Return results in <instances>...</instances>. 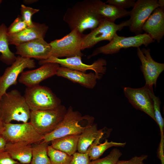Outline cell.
Segmentation results:
<instances>
[{"mask_svg":"<svg viewBox=\"0 0 164 164\" xmlns=\"http://www.w3.org/2000/svg\"><path fill=\"white\" fill-rule=\"evenodd\" d=\"M104 19L97 12L94 0L77 2L67 9L63 17L71 31L76 29L82 34L87 29H95Z\"/></svg>","mask_w":164,"mask_h":164,"instance_id":"6da1fadb","label":"cell"},{"mask_svg":"<svg viewBox=\"0 0 164 164\" xmlns=\"http://www.w3.org/2000/svg\"><path fill=\"white\" fill-rule=\"evenodd\" d=\"M2 118L5 123L12 121L28 122L31 111L25 97L18 90L15 89L6 92L0 99Z\"/></svg>","mask_w":164,"mask_h":164,"instance_id":"7a4b0ae2","label":"cell"},{"mask_svg":"<svg viewBox=\"0 0 164 164\" xmlns=\"http://www.w3.org/2000/svg\"><path fill=\"white\" fill-rule=\"evenodd\" d=\"M89 115L82 116L77 111L70 106L63 118L51 132L44 135L43 141L50 142L53 140L65 136L80 135L90 124L83 126L82 123L87 120Z\"/></svg>","mask_w":164,"mask_h":164,"instance_id":"3957f363","label":"cell"},{"mask_svg":"<svg viewBox=\"0 0 164 164\" xmlns=\"http://www.w3.org/2000/svg\"><path fill=\"white\" fill-rule=\"evenodd\" d=\"M24 96L31 111L50 109L61 105L60 99L46 86L27 87Z\"/></svg>","mask_w":164,"mask_h":164,"instance_id":"277c9868","label":"cell"},{"mask_svg":"<svg viewBox=\"0 0 164 164\" xmlns=\"http://www.w3.org/2000/svg\"><path fill=\"white\" fill-rule=\"evenodd\" d=\"M67 111L66 107L61 105L50 109L31 111L29 122L39 133L44 135L56 127Z\"/></svg>","mask_w":164,"mask_h":164,"instance_id":"5b68a950","label":"cell"},{"mask_svg":"<svg viewBox=\"0 0 164 164\" xmlns=\"http://www.w3.org/2000/svg\"><path fill=\"white\" fill-rule=\"evenodd\" d=\"M154 42L146 33L128 37L120 36L116 33L109 43L96 48L88 56L87 58L90 59L100 53L111 55L117 53L122 48L132 47L137 48L142 45L147 46Z\"/></svg>","mask_w":164,"mask_h":164,"instance_id":"8992f818","label":"cell"},{"mask_svg":"<svg viewBox=\"0 0 164 164\" xmlns=\"http://www.w3.org/2000/svg\"><path fill=\"white\" fill-rule=\"evenodd\" d=\"M82 34L75 29L61 38L51 41L49 43L51 48L50 56L59 58L75 56L82 57Z\"/></svg>","mask_w":164,"mask_h":164,"instance_id":"52a82bcc","label":"cell"},{"mask_svg":"<svg viewBox=\"0 0 164 164\" xmlns=\"http://www.w3.org/2000/svg\"><path fill=\"white\" fill-rule=\"evenodd\" d=\"M130 25L129 19L117 24L104 19L98 26L89 33L82 34L81 50L91 48L102 41L110 42L118 31L121 30L125 27H129Z\"/></svg>","mask_w":164,"mask_h":164,"instance_id":"ba28073f","label":"cell"},{"mask_svg":"<svg viewBox=\"0 0 164 164\" xmlns=\"http://www.w3.org/2000/svg\"><path fill=\"white\" fill-rule=\"evenodd\" d=\"M2 136L7 142H23L30 144L39 142L44 135L39 133L29 122L5 123Z\"/></svg>","mask_w":164,"mask_h":164,"instance_id":"9c48e42d","label":"cell"},{"mask_svg":"<svg viewBox=\"0 0 164 164\" xmlns=\"http://www.w3.org/2000/svg\"><path fill=\"white\" fill-rule=\"evenodd\" d=\"M82 57L75 56L65 58H59L51 56L46 60H40L39 63L42 65L47 63H56L69 69L86 73L87 70L94 72L98 80H100L106 72L107 62L105 60L101 58L97 59L91 64L84 63Z\"/></svg>","mask_w":164,"mask_h":164,"instance_id":"30bf717a","label":"cell"},{"mask_svg":"<svg viewBox=\"0 0 164 164\" xmlns=\"http://www.w3.org/2000/svg\"><path fill=\"white\" fill-rule=\"evenodd\" d=\"M137 53L141 63L140 69L145 80V86L153 89V86L155 88L157 79L164 70V64L157 62L152 58L149 48H137Z\"/></svg>","mask_w":164,"mask_h":164,"instance_id":"8fae6325","label":"cell"},{"mask_svg":"<svg viewBox=\"0 0 164 164\" xmlns=\"http://www.w3.org/2000/svg\"><path fill=\"white\" fill-rule=\"evenodd\" d=\"M157 0H138L130 11L131 31L136 35L142 32L144 24L154 10L159 7Z\"/></svg>","mask_w":164,"mask_h":164,"instance_id":"7c38bea8","label":"cell"},{"mask_svg":"<svg viewBox=\"0 0 164 164\" xmlns=\"http://www.w3.org/2000/svg\"><path fill=\"white\" fill-rule=\"evenodd\" d=\"M36 67L33 59L19 55L16 57L11 66L6 68L3 74L0 76V99L11 86L17 84V78L24 69H32Z\"/></svg>","mask_w":164,"mask_h":164,"instance_id":"4fadbf2b","label":"cell"},{"mask_svg":"<svg viewBox=\"0 0 164 164\" xmlns=\"http://www.w3.org/2000/svg\"><path fill=\"white\" fill-rule=\"evenodd\" d=\"M150 89L145 86L139 88L126 87L124 88V93L135 108L144 112L156 122Z\"/></svg>","mask_w":164,"mask_h":164,"instance_id":"5bb4252c","label":"cell"},{"mask_svg":"<svg viewBox=\"0 0 164 164\" xmlns=\"http://www.w3.org/2000/svg\"><path fill=\"white\" fill-rule=\"evenodd\" d=\"M15 47V53L24 58L42 60L50 56L51 47L44 39H34L16 46Z\"/></svg>","mask_w":164,"mask_h":164,"instance_id":"9a60e30c","label":"cell"},{"mask_svg":"<svg viewBox=\"0 0 164 164\" xmlns=\"http://www.w3.org/2000/svg\"><path fill=\"white\" fill-rule=\"evenodd\" d=\"M60 65L56 63H47L39 68L23 71L20 74L19 82L27 87L39 85L43 80L56 75Z\"/></svg>","mask_w":164,"mask_h":164,"instance_id":"2e32d148","label":"cell"},{"mask_svg":"<svg viewBox=\"0 0 164 164\" xmlns=\"http://www.w3.org/2000/svg\"><path fill=\"white\" fill-rule=\"evenodd\" d=\"M48 29L45 23L34 22V26L28 27L21 32L11 35H7L9 45L15 46L37 39H44Z\"/></svg>","mask_w":164,"mask_h":164,"instance_id":"e0dca14e","label":"cell"},{"mask_svg":"<svg viewBox=\"0 0 164 164\" xmlns=\"http://www.w3.org/2000/svg\"><path fill=\"white\" fill-rule=\"evenodd\" d=\"M164 8L155 9L144 24L142 30L159 43L164 35Z\"/></svg>","mask_w":164,"mask_h":164,"instance_id":"ac0fdd59","label":"cell"},{"mask_svg":"<svg viewBox=\"0 0 164 164\" xmlns=\"http://www.w3.org/2000/svg\"><path fill=\"white\" fill-rule=\"evenodd\" d=\"M56 75L66 78L73 83H78L86 88H94L98 80L96 75L93 72L86 73L60 66Z\"/></svg>","mask_w":164,"mask_h":164,"instance_id":"d6986e66","label":"cell"},{"mask_svg":"<svg viewBox=\"0 0 164 164\" xmlns=\"http://www.w3.org/2000/svg\"><path fill=\"white\" fill-rule=\"evenodd\" d=\"M5 150L14 159L23 164L31 163L32 158V147L23 142H7Z\"/></svg>","mask_w":164,"mask_h":164,"instance_id":"ffe728a7","label":"cell"},{"mask_svg":"<svg viewBox=\"0 0 164 164\" xmlns=\"http://www.w3.org/2000/svg\"><path fill=\"white\" fill-rule=\"evenodd\" d=\"M97 12L103 19L114 22L117 19L129 16L130 11L106 4L100 0H94Z\"/></svg>","mask_w":164,"mask_h":164,"instance_id":"44dd1931","label":"cell"},{"mask_svg":"<svg viewBox=\"0 0 164 164\" xmlns=\"http://www.w3.org/2000/svg\"><path fill=\"white\" fill-rule=\"evenodd\" d=\"M102 130H98L96 124L88 126L80 134L77 145L78 152L84 153L89 147L99 137L103 135Z\"/></svg>","mask_w":164,"mask_h":164,"instance_id":"7402d4cb","label":"cell"},{"mask_svg":"<svg viewBox=\"0 0 164 164\" xmlns=\"http://www.w3.org/2000/svg\"><path fill=\"white\" fill-rule=\"evenodd\" d=\"M80 135H70L56 139L51 142V146L56 150L72 155L77 150Z\"/></svg>","mask_w":164,"mask_h":164,"instance_id":"603a6c76","label":"cell"},{"mask_svg":"<svg viewBox=\"0 0 164 164\" xmlns=\"http://www.w3.org/2000/svg\"><path fill=\"white\" fill-rule=\"evenodd\" d=\"M7 28L4 23L0 25V60L7 65H11L16 57L9 49L7 38Z\"/></svg>","mask_w":164,"mask_h":164,"instance_id":"cb8c5ba5","label":"cell"},{"mask_svg":"<svg viewBox=\"0 0 164 164\" xmlns=\"http://www.w3.org/2000/svg\"><path fill=\"white\" fill-rule=\"evenodd\" d=\"M103 135L97 138L94 142V145L90 150L89 155L90 160H94L99 159L104 152L109 148L113 147H124L126 143L117 142L113 141L108 142L106 139L102 143H100V141Z\"/></svg>","mask_w":164,"mask_h":164,"instance_id":"d4e9b609","label":"cell"},{"mask_svg":"<svg viewBox=\"0 0 164 164\" xmlns=\"http://www.w3.org/2000/svg\"><path fill=\"white\" fill-rule=\"evenodd\" d=\"M49 143L42 141L32 147L30 164H51L47 154Z\"/></svg>","mask_w":164,"mask_h":164,"instance_id":"484cf974","label":"cell"},{"mask_svg":"<svg viewBox=\"0 0 164 164\" xmlns=\"http://www.w3.org/2000/svg\"><path fill=\"white\" fill-rule=\"evenodd\" d=\"M47 154L51 164H70L72 155L56 150L51 145H48Z\"/></svg>","mask_w":164,"mask_h":164,"instance_id":"4316f807","label":"cell"},{"mask_svg":"<svg viewBox=\"0 0 164 164\" xmlns=\"http://www.w3.org/2000/svg\"><path fill=\"white\" fill-rule=\"evenodd\" d=\"M122 155L119 149L115 148L106 157L92 160L90 164H115Z\"/></svg>","mask_w":164,"mask_h":164,"instance_id":"83f0119b","label":"cell"},{"mask_svg":"<svg viewBox=\"0 0 164 164\" xmlns=\"http://www.w3.org/2000/svg\"><path fill=\"white\" fill-rule=\"evenodd\" d=\"M154 114L156 122L157 123L160 128L161 137L160 142L158 150V157L159 158H162L164 157V119L162 116L160 109H155L154 111Z\"/></svg>","mask_w":164,"mask_h":164,"instance_id":"f1b7e54d","label":"cell"},{"mask_svg":"<svg viewBox=\"0 0 164 164\" xmlns=\"http://www.w3.org/2000/svg\"><path fill=\"white\" fill-rule=\"evenodd\" d=\"M21 16L28 27L34 26V22L32 20V17L34 14L39 11V9L26 6L22 4L21 6Z\"/></svg>","mask_w":164,"mask_h":164,"instance_id":"f546056e","label":"cell"},{"mask_svg":"<svg viewBox=\"0 0 164 164\" xmlns=\"http://www.w3.org/2000/svg\"><path fill=\"white\" fill-rule=\"evenodd\" d=\"M94 145L93 143L89 147L84 153L76 152L73 155L70 164H90L89 154Z\"/></svg>","mask_w":164,"mask_h":164,"instance_id":"4dcf8cb0","label":"cell"},{"mask_svg":"<svg viewBox=\"0 0 164 164\" xmlns=\"http://www.w3.org/2000/svg\"><path fill=\"white\" fill-rule=\"evenodd\" d=\"M27 24L19 15L10 26L7 28V35H11L19 32L28 27Z\"/></svg>","mask_w":164,"mask_h":164,"instance_id":"1f68e13d","label":"cell"},{"mask_svg":"<svg viewBox=\"0 0 164 164\" xmlns=\"http://www.w3.org/2000/svg\"><path fill=\"white\" fill-rule=\"evenodd\" d=\"M133 0H108L105 3L114 5L121 9L133 8L135 4Z\"/></svg>","mask_w":164,"mask_h":164,"instance_id":"d6a6232c","label":"cell"},{"mask_svg":"<svg viewBox=\"0 0 164 164\" xmlns=\"http://www.w3.org/2000/svg\"><path fill=\"white\" fill-rule=\"evenodd\" d=\"M147 157L148 156L145 155L139 156H135L128 160H118L115 164H144V161Z\"/></svg>","mask_w":164,"mask_h":164,"instance_id":"836d02e7","label":"cell"},{"mask_svg":"<svg viewBox=\"0 0 164 164\" xmlns=\"http://www.w3.org/2000/svg\"><path fill=\"white\" fill-rule=\"evenodd\" d=\"M0 164H19L13 159L6 151L0 152Z\"/></svg>","mask_w":164,"mask_h":164,"instance_id":"e575fe53","label":"cell"},{"mask_svg":"<svg viewBox=\"0 0 164 164\" xmlns=\"http://www.w3.org/2000/svg\"><path fill=\"white\" fill-rule=\"evenodd\" d=\"M7 142L2 136L0 137V152L5 151Z\"/></svg>","mask_w":164,"mask_h":164,"instance_id":"d590c367","label":"cell"},{"mask_svg":"<svg viewBox=\"0 0 164 164\" xmlns=\"http://www.w3.org/2000/svg\"><path fill=\"white\" fill-rule=\"evenodd\" d=\"M4 124L5 123L2 118L0 108V137L2 135L4 129Z\"/></svg>","mask_w":164,"mask_h":164,"instance_id":"8d00e7d4","label":"cell"},{"mask_svg":"<svg viewBox=\"0 0 164 164\" xmlns=\"http://www.w3.org/2000/svg\"><path fill=\"white\" fill-rule=\"evenodd\" d=\"M158 3L159 7L164 8V0H158Z\"/></svg>","mask_w":164,"mask_h":164,"instance_id":"74e56055","label":"cell"},{"mask_svg":"<svg viewBox=\"0 0 164 164\" xmlns=\"http://www.w3.org/2000/svg\"><path fill=\"white\" fill-rule=\"evenodd\" d=\"M25 2H30V3H33L34 2H36V0H25Z\"/></svg>","mask_w":164,"mask_h":164,"instance_id":"f35d334b","label":"cell"},{"mask_svg":"<svg viewBox=\"0 0 164 164\" xmlns=\"http://www.w3.org/2000/svg\"><path fill=\"white\" fill-rule=\"evenodd\" d=\"M2 2V0H0V4H1Z\"/></svg>","mask_w":164,"mask_h":164,"instance_id":"ab89813d","label":"cell"},{"mask_svg":"<svg viewBox=\"0 0 164 164\" xmlns=\"http://www.w3.org/2000/svg\"></svg>","mask_w":164,"mask_h":164,"instance_id":"60d3db41","label":"cell"}]
</instances>
